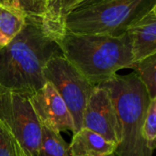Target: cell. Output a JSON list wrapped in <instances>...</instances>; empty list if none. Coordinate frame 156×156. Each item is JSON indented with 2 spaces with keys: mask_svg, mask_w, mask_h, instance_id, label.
I'll return each instance as SVG.
<instances>
[{
  "mask_svg": "<svg viewBox=\"0 0 156 156\" xmlns=\"http://www.w3.org/2000/svg\"><path fill=\"white\" fill-rule=\"evenodd\" d=\"M28 16L15 6H0V48L9 44L25 27Z\"/></svg>",
  "mask_w": 156,
  "mask_h": 156,
  "instance_id": "cell-12",
  "label": "cell"
},
{
  "mask_svg": "<svg viewBox=\"0 0 156 156\" xmlns=\"http://www.w3.org/2000/svg\"><path fill=\"white\" fill-rule=\"evenodd\" d=\"M82 128L99 134L117 147L119 144L120 127L113 101L105 87H94L84 112Z\"/></svg>",
  "mask_w": 156,
  "mask_h": 156,
  "instance_id": "cell-7",
  "label": "cell"
},
{
  "mask_svg": "<svg viewBox=\"0 0 156 156\" xmlns=\"http://www.w3.org/2000/svg\"><path fill=\"white\" fill-rule=\"evenodd\" d=\"M23 156H28V155H26L25 153H23Z\"/></svg>",
  "mask_w": 156,
  "mask_h": 156,
  "instance_id": "cell-21",
  "label": "cell"
},
{
  "mask_svg": "<svg viewBox=\"0 0 156 156\" xmlns=\"http://www.w3.org/2000/svg\"><path fill=\"white\" fill-rule=\"evenodd\" d=\"M43 73L46 81L54 87L67 106L75 132L80 130L84 112L95 87L62 54L51 58L44 67Z\"/></svg>",
  "mask_w": 156,
  "mask_h": 156,
  "instance_id": "cell-6",
  "label": "cell"
},
{
  "mask_svg": "<svg viewBox=\"0 0 156 156\" xmlns=\"http://www.w3.org/2000/svg\"><path fill=\"white\" fill-rule=\"evenodd\" d=\"M128 32L132 40L134 62L156 52V16L151 12L133 25Z\"/></svg>",
  "mask_w": 156,
  "mask_h": 156,
  "instance_id": "cell-9",
  "label": "cell"
},
{
  "mask_svg": "<svg viewBox=\"0 0 156 156\" xmlns=\"http://www.w3.org/2000/svg\"><path fill=\"white\" fill-rule=\"evenodd\" d=\"M62 54L41 21L28 17L23 30L0 48V87L32 96L46 83L43 70L51 58Z\"/></svg>",
  "mask_w": 156,
  "mask_h": 156,
  "instance_id": "cell-1",
  "label": "cell"
},
{
  "mask_svg": "<svg viewBox=\"0 0 156 156\" xmlns=\"http://www.w3.org/2000/svg\"><path fill=\"white\" fill-rule=\"evenodd\" d=\"M15 2L17 7L22 9L29 18L41 20L47 0H15Z\"/></svg>",
  "mask_w": 156,
  "mask_h": 156,
  "instance_id": "cell-17",
  "label": "cell"
},
{
  "mask_svg": "<svg viewBox=\"0 0 156 156\" xmlns=\"http://www.w3.org/2000/svg\"><path fill=\"white\" fill-rule=\"evenodd\" d=\"M151 13H152V14H153L154 16H156V5H155V6L153 7V9H151Z\"/></svg>",
  "mask_w": 156,
  "mask_h": 156,
  "instance_id": "cell-19",
  "label": "cell"
},
{
  "mask_svg": "<svg viewBox=\"0 0 156 156\" xmlns=\"http://www.w3.org/2000/svg\"><path fill=\"white\" fill-rule=\"evenodd\" d=\"M0 6H15V7H17L15 0H0Z\"/></svg>",
  "mask_w": 156,
  "mask_h": 156,
  "instance_id": "cell-18",
  "label": "cell"
},
{
  "mask_svg": "<svg viewBox=\"0 0 156 156\" xmlns=\"http://www.w3.org/2000/svg\"><path fill=\"white\" fill-rule=\"evenodd\" d=\"M83 0H47L41 23L45 32L57 42L64 35V19L68 11Z\"/></svg>",
  "mask_w": 156,
  "mask_h": 156,
  "instance_id": "cell-11",
  "label": "cell"
},
{
  "mask_svg": "<svg viewBox=\"0 0 156 156\" xmlns=\"http://www.w3.org/2000/svg\"><path fill=\"white\" fill-rule=\"evenodd\" d=\"M108 156H116V154H115V153H112V154H109V155H108Z\"/></svg>",
  "mask_w": 156,
  "mask_h": 156,
  "instance_id": "cell-20",
  "label": "cell"
},
{
  "mask_svg": "<svg viewBox=\"0 0 156 156\" xmlns=\"http://www.w3.org/2000/svg\"><path fill=\"white\" fill-rule=\"evenodd\" d=\"M23 153L18 140L0 121V156H23Z\"/></svg>",
  "mask_w": 156,
  "mask_h": 156,
  "instance_id": "cell-15",
  "label": "cell"
},
{
  "mask_svg": "<svg viewBox=\"0 0 156 156\" xmlns=\"http://www.w3.org/2000/svg\"><path fill=\"white\" fill-rule=\"evenodd\" d=\"M36 115L42 127L54 132H75L72 115L62 98L50 84L46 83L30 97Z\"/></svg>",
  "mask_w": 156,
  "mask_h": 156,
  "instance_id": "cell-8",
  "label": "cell"
},
{
  "mask_svg": "<svg viewBox=\"0 0 156 156\" xmlns=\"http://www.w3.org/2000/svg\"><path fill=\"white\" fill-rule=\"evenodd\" d=\"M58 44L66 60L94 87L108 81L118 71L130 68L134 62L129 32L120 36L66 32Z\"/></svg>",
  "mask_w": 156,
  "mask_h": 156,
  "instance_id": "cell-2",
  "label": "cell"
},
{
  "mask_svg": "<svg viewBox=\"0 0 156 156\" xmlns=\"http://www.w3.org/2000/svg\"><path fill=\"white\" fill-rule=\"evenodd\" d=\"M113 101L120 127L121 140L116 156H152L144 136V124L151 98L140 77L131 73L116 74L101 85Z\"/></svg>",
  "mask_w": 156,
  "mask_h": 156,
  "instance_id": "cell-3",
  "label": "cell"
},
{
  "mask_svg": "<svg viewBox=\"0 0 156 156\" xmlns=\"http://www.w3.org/2000/svg\"><path fill=\"white\" fill-rule=\"evenodd\" d=\"M38 156H71L70 145L60 133L42 127Z\"/></svg>",
  "mask_w": 156,
  "mask_h": 156,
  "instance_id": "cell-13",
  "label": "cell"
},
{
  "mask_svg": "<svg viewBox=\"0 0 156 156\" xmlns=\"http://www.w3.org/2000/svg\"><path fill=\"white\" fill-rule=\"evenodd\" d=\"M69 145L71 156H108L117 149L115 144L86 128L73 134Z\"/></svg>",
  "mask_w": 156,
  "mask_h": 156,
  "instance_id": "cell-10",
  "label": "cell"
},
{
  "mask_svg": "<svg viewBox=\"0 0 156 156\" xmlns=\"http://www.w3.org/2000/svg\"><path fill=\"white\" fill-rule=\"evenodd\" d=\"M130 69L133 70L145 85L151 99L156 98V52L134 62Z\"/></svg>",
  "mask_w": 156,
  "mask_h": 156,
  "instance_id": "cell-14",
  "label": "cell"
},
{
  "mask_svg": "<svg viewBox=\"0 0 156 156\" xmlns=\"http://www.w3.org/2000/svg\"><path fill=\"white\" fill-rule=\"evenodd\" d=\"M30 95L0 87V121L20 143L28 156H38L42 126Z\"/></svg>",
  "mask_w": 156,
  "mask_h": 156,
  "instance_id": "cell-5",
  "label": "cell"
},
{
  "mask_svg": "<svg viewBox=\"0 0 156 156\" xmlns=\"http://www.w3.org/2000/svg\"><path fill=\"white\" fill-rule=\"evenodd\" d=\"M144 136L151 151L156 149V98L151 100L144 124Z\"/></svg>",
  "mask_w": 156,
  "mask_h": 156,
  "instance_id": "cell-16",
  "label": "cell"
},
{
  "mask_svg": "<svg viewBox=\"0 0 156 156\" xmlns=\"http://www.w3.org/2000/svg\"><path fill=\"white\" fill-rule=\"evenodd\" d=\"M155 5L156 0H83L65 16L64 31L120 36L150 13Z\"/></svg>",
  "mask_w": 156,
  "mask_h": 156,
  "instance_id": "cell-4",
  "label": "cell"
}]
</instances>
